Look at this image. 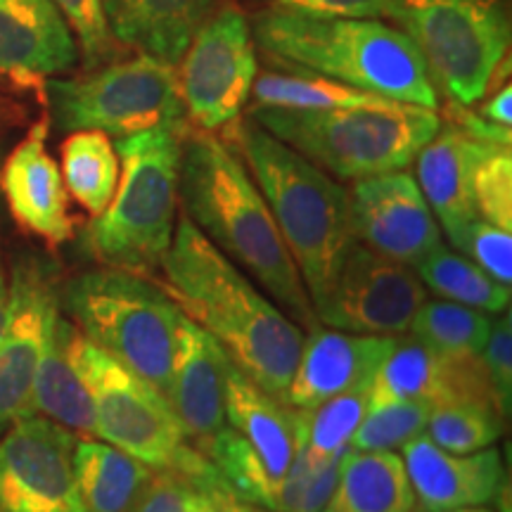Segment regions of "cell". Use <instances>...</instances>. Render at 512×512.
<instances>
[{
    "instance_id": "cell-7",
    "label": "cell",
    "mask_w": 512,
    "mask_h": 512,
    "mask_svg": "<svg viewBox=\"0 0 512 512\" xmlns=\"http://www.w3.org/2000/svg\"><path fill=\"white\" fill-rule=\"evenodd\" d=\"M60 309L88 342L166 399L183 316L169 294L140 273L102 266L62 287Z\"/></svg>"
},
{
    "instance_id": "cell-35",
    "label": "cell",
    "mask_w": 512,
    "mask_h": 512,
    "mask_svg": "<svg viewBox=\"0 0 512 512\" xmlns=\"http://www.w3.org/2000/svg\"><path fill=\"white\" fill-rule=\"evenodd\" d=\"M477 219L512 233V152L489 145L472 178Z\"/></svg>"
},
{
    "instance_id": "cell-24",
    "label": "cell",
    "mask_w": 512,
    "mask_h": 512,
    "mask_svg": "<svg viewBox=\"0 0 512 512\" xmlns=\"http://www.w3.org/2000/svg\"><path fill=\"white\" fill-rule=\"evenodd\" d=\"M102 8L114 41L178 67L216 0H102Z\"/></svg>"
},
{
    "instance_id": "cell-25",
    "label": "cell",
    "mask_w": 512,
    "mask_h": 512,
    "mask_svg": "<svg viewBox=\"0 0 512 512\" xmlns=\"http://www.w3.org/2000/svg\"><path fill=\"white\" fill-rule=\"evenodd\" d=\"M74 332L76 325L60 311L50 332L46 354L38 366L31 406H34V415H43L64 430L74 432L76 437L86 439L95 437V415L91 394L74 366Z\"/></svg>"
},
{
    "instance_id": "cell-18",
    "label": "cell",
    "mask_w": 512,
    "mask_h": 512,
    "mask_svg": "<svg viewBox=\"0 0 512 512\" xmlns=\"http://www.w3.org/2000/svg\"><path fill=\"white\" fill-rule=\"evenodd\" d=\"M418 512H451L491 503L503 489L498 448L451 453L420 434L399 448Z\"/></svg>"
},
{
    "instance_id": "cell-32",
    "label": "cell",
    "mask_w": 512,
    "mask_h": 512,
    "mask_svg": "<svg viewBox=\"0 0 512 512\" xmlns=\"http://www.w3.org/2000/svg\"><path fill=\"white\" fill-rule=\"evenodd\" d=\"M494 318L470 306L446 302V299H425L415 313L406 335L430 347L432 351L456 358H477L482 354Z\"/></svg>"
},
{
    "instance_id": "cell-4",
    "label": "cell",
    "mask_w": 512,
    "mask_h": 512,
    "mask_svg": "<svg viewBox=\"0 0 512 512\" xmlns=\"http://www.w3.org/2000/svg\"><path fill=\"white\" fill-rule=\"evenodd\" d=\"M230 126L233 150L259 185L299 268L311 306H316L347 249L356 242L349 190L254 119H235Z\"/></svg>"
},
{
    "instance_id": "cell-46",
    "label": "cell",
    "mask_w": 512,
    "mask_h": 512,
    "mask_svg": "<svg viewBox=\"0 0 512 512\" xmlns=\"http://www.w3.org/2000/svg\"><path fill=\"white\" fill-rule=\"evenodd\" d=\"M10 119H12V110H10L8 105H5L3 100H0V128L8 126V124H10Z\"/></svg>"
},
{
    "instance_id": "cell-3",
    "label": "cell",
    "mask_w": 512,
    "mask_h": 512,
    "mask_svg": "<svg viewBox=\"0 0 512 512\" xmlns=\"http://www.w3.org/2000/svg\"><path fill=\"white\" fill-rule=\"evenodd\" d=\"M249 24L256 46L275 62L439 112L425 57L406 31L384 19L264 8Z\"/></svg>"
},
{
    "instance_id": "cell-28",
    "label": "cell",
    "mask_w": 512,
    "mask_h": 512,
    "mask_svg": "<svg viewBox=\"0 0 512 512\" xmlns=\"http://www.w3.org/2000/svg\"><path fill=\"white\" fill-rule=\"evenodd\" d=\"M287 72L256 76L252 95L256 105L287 107V110H389L403 102L361 91L347 83L325 79L306 69L290 67Z\"/></svg>"
},
{
    "instance_id": "cell-45",
    "label": "cell",
    "mask_w": 512,
    "mask_h": 512,
    "mask_svg": "<svg viewBox=\"0 0 512 512\" xmlns=\"http://www.w3.org/2000/svg\"><path fill=\"white\" fill-rule=\"evenodd\" d=\"M235 512H273V510L261 508V505H254V503L238 501V498H235Z\"/></svg>"
},
{
    "instance_id": "cell-27",
    "label": "cell",
    "mask_w": 512,
    "mask_h": 512,
    "mask_svg": "<svg viewBox=\"0 0 512 512\" xmlns=\"http://www.w3.org/2000/svg\"><path fill=\"white\" fill-rule=\"evenodd\" d=\"M74 477L81 512H128L152 477V467L105 441L86 437L76 441Z\"/></svg>"
},
{
    "instance_id": "cell-11",
    "label": "cell",
    "mask_w": 512,
    "mask_h": 512,
    "mask_svg": "<svg viewBox=\"0 0 512 512\" xmlns=\"http://www.w3.org/2000/svg\"><path fill=\"white\" fill-rule=\"evenodd\" d=\"M185 117L200 131H219L240 119L256 81L252 24L238 8L214 12L178 62Z\"/></svg>"
},
{
    "instance_id": "cell-30",
    "label": "cell",
    "mask_w": 512,
    "mask_h": 512,
    "mask_svg": "<svg viewBox=\"0 0 512 512\" xmlns=\"http://www.w3.org/2000/svg\"><path fill=\"white\" fill-rule=\"evenodd\" d=\"M413 271L427 290L446 302L470 306L489 316H498L510 306V287L491 278L465 254L451 252L444 245L425 256Z\"/></svg>"
},
{
    "instance_id": "cell-29",
    "label": "cell",
    "mask_w": 512,
    "mask_h": 512,
    "mask_svg": "<svg viewBox=\"0 0 512 512\" xmlns=\"http://www.w3.org/2000/svg\"><path fill=\"white\" fill-rule=\"evenodd\" d=\"M62 178L91 216L112 202L119 183V157L112 138L100 131H74L62 143Z\"/></svg>"
},
{
    "instance_id": "cell-17",
    "label": "cell",
    "mask_w": 512,
    "mask_h": 512,
    "mask_svg": "<svg viewBox=\"0 0 512 512\" xmlns=\"http://www.w3.org/2000/svg\"><path fill=\"white\" fill-rule=\"evenodd\" d=\"M230 368L233 361L226 349L183 313L178 323L166 401L174 408L185 437L197 446V451H202V446L226 427V384Z\"/></svg>"
},
{
    "instance_id": "cell-40",
    "label": "cell",
    "mask_w": 512,
    "mask_h": 512,
    "mask_svg": "<svg viewBox=\"0 0 512 512\" xmlns=\"http://www.w3.org/2000/svg\"><path fill=\"white\" fill-rule=\"evenodd\" d=\"M268 8L313 12V15L342 17H373L396 22L399 5L396 0H264Z\"/></svg>"
},
{
    "instance_id": "cell-43",
    "label": "cell",
    "mask_w": 512,
    "mask_h": 512,
    "mask_svg": "<svg viewBox=\"0 0 512 512\" xmlns=\"http://www.w3.org/2000/svg\"><path fill=\"white\" fill-rule=\"evenodd\" d=\"M479 114L484 119L494 121L498 126H512V88L510 83H505L503 88H498L496 95L491 100H486L482 107H479Z\"/></svg>"
},
{
    "instance_id": "cell-47",
    "label": "cell",
    "mask_w": 512,
    "mask_h": 512,
    "mask_svg": "<svg viewBox=\"0 0 512 512\" xmlns=\"http://www.w3.org/2000/svg\"><path fill=\"white\" fill-rule=\"evenodd\" d=\"M451 512H491V510H486V508H482V505H477V508H460V510H451Z\"/></svg>"
},
{
    "instance_id": "cell-16",
    "label": "cell",
    "mask_w": 512,
    "mask_h": 512,
    "mask_svg": "<svg viewBox=\"0 0 512 512\" xmlns=\"http://www.w3.org/2000/svg\"><path fill=\"white\" fill-rule=\"evenodd\" d=\"M368 399V408L396 401H425L430 406L482 403L496 408L479 356L456 358L437 354L411 335L396 337L392 351L370 380Z\"/></svg>"
},
{
    "instance_id": "cell-34",
    "label": "cell",
    "mask_w": 512,
    "mask_h": 512,
    "mask_svg": "<svg viewBox=\"0 0 512 512\" xmlns=\"http://www.w3.org/2000/svg\"><path fill=\"white\" fill-rule=\"evenodd\" d=\"M425 401H396L368 408L351 441L356 451H399L408 441L425 434L432 413Z\"/></svg>"
},
{
    "instance_id": "cell-22",
    "label": "cell",
    "mask_w": 512,
    "mask_h": 512,
    "mask_svg": "<svg viewBox=\"0 0 512 512\" xmlns=\"http://www.w3.org/2000/svg\"><path fill=\"white\" fill-rule=\"evenodd\" d=\"M489 143L465 136L453 124L441 126L434 138L415 157L422 195L430 204L441 233L456 240L467 223L477 219L472 178Z\"/></svg>"
},
{
    "instance_id": "cell-44",
    "label": "cell",
    "mask_w": 512,
    "mask_h": 512,
    "mask_svg": "<svg viewBox=\"0 0 512 512\" xmlns=\"http://www.w3.org/2000/svg\"><path fill=\"white\" fill-rule=\"evenodd\" d=\"M8 297H10V287H8V280H5L3 266H0V330H3L5 316H8Z\"/></svg>"
},
{
    "instance_id": "cell-5",
    "label": "cell",
    "mask_w": 512,
    "mask_h": 512,
    "mask_svg": "<svg viewBox=\"0 0 512 512\" xmlns=\"http://www.w3.org/2000/svg\"><path fill=\"white\" fill-rule=\"evenodd\" d=\"M185 133L152 128L117 138V190L107 209L83 230V245L102 266L140 275L162 268L178 221Z\"/></svg>"
},
{
    "instance_id": "cell-38",
    "label": "cell",
    "mask_w": 512,
    "mask_h": 512,
    "mask_svg": "<svg viewBox=\"0 0 512 512\" xmlns=\"http://www.w3.org/2000/svg\"><path fill=\"white\" fill-rule=\"evenodd\" d=\"M496 408L503 418H508L512 408V316L510 309L498 313L491 323V332L479 354Z\"/></svg>"
},
{
    "instance_id": "cell-42",
    "label": "cell",
    "mask_w": 512,
    "mask_h": 512,
    "mask_svg": "<svg viewBox=\"0 0 512 512\" xmlns=\"http://www.w3.org/2000/svg\"><path fill=\"white\" fill-rule=\"evenodd\" d=\"M451 124L460 128L465 136L479 140V143H489V145H501V147H510L512 145V131L508 126H498L494 121L484 119L479 112H467L465 107L453 105L451 107Z\"/></svg>"
},
{
    "instance_id": "cell-41",
    "label": "cell",
    "mask_w": 512,
    "mask_h": 512,
    "mask_svg": "<svg viewBox=\"0 0 512 512\" xmlns=\"http://www.w3.org/2000/svg\"><path fill=\"white\" fill-rule=\"evenodd\" d=\"M185 512H235L233 491L228 489L214 465H209L195 477V491H192Z\"/></svg>"
},
{
    "instance_id": "cell-15",
    "label": "cell",
    "mask_w": 512,
    "mask_h": 512,
    "mask_svg": "<svg viewBox=\"0 0 512 512\" xmlns=\"http://www.w3.org/2000/svg\"><path fill=\"white\" fill-rule=\"evenodd\" d=\"M349 197L354 238L373 252L415 268L444 245L430 204L406 171L354 181Z\"/></svg>"
},
{
    "instance_id": "cell-23",
    "label": "cell",
    "mask_w": 512,
    "mask_h": 512,
    "mask_svg": "<svg viewBox=\"0 0 512 512\" xmlns=\"http://www.w3.org/2000/svg\"><path fill=\"white\" fill-rule=\"evenodd\" d=\"M226 425L247 441L278 482H285L302 448V413L278 401L238 368L226 384Z\"/></svg>"
},
{
    "instance_id": "cell-37",
    "label": "cell",
    "mask_w": 512,
    "mask_h": 512,
    "mask_svg": "<svg viewBox=\"0 0 512 512\" xmlns=\"http://www.w3.org/2000/svg\"><path fill=\"white\" fill-rule=\"evenodd\" d=\"M458 252L498 280L510 287L512 283V233L498 226H491L482 219H475L460 230L458 238L451 242Z\"/></svg>"
},
{
    "instance_id": "cell-12",
    "label": "cell",
    "mask_w": 512,
    "mask_h": 512,
    "mask_svg": "<svg viewBox=\"0 0 512 512\" xmlns=\"http://www.w3.org/2000/svg\"><path fill=\"white\" fill-rule=\"evenodd\" d=\"M425 299L427 287L411 266L354 242L313 311L325 328L399 337L411 328Z\"/></svg>"
},
{
    "instance_id": "cell-21",
    "label": "cell",
    "mask_w": 512,
    "mask_h": 512,
    "mask_svg": "<svg viewBox=\"0 0 512 512\" xmlns=\"http://www.w3.org/2000/svg\"><path fill=\"white\" fill-rule=\"evenodd\" d=\"M79 62L72 29L50 0H0V74L46 86Z\"/></svg>"
},
{
    "instance_id": "cell-14",
    "label": "cell",
    "mask_w": 512,
    "mask_h": 512,
    "mask_svg": "<svg viewBox=\"0 0 512 512\" xmlns=\"http://www.w3.org/2000/svg\"><path fill=\"white\" fill-rule=\"evenodd\" d=\"M76 441L43 415L12 422L0 441V512H81Z\"/></svg>"
},
{
    "instance_id": "cell-8",
    "label": "cell",
    "mask_w": 512,
    "mask_h": 512,
    "mask_svg": "<svg viewBox=\"0 0 512 512\" xmlns=\"http://www.w3.org/2000/svg\"><path fill=\"white\" fill-rule=\"evenodd\" d=\"M50 117L60 131L126 138L152 128L188 131L176 67L138 53L74 79L46 81Z\"/></svg>"
},
{
    "instance_id": "cell-10",
    "label": "cell",
    "mask_w": 512,
    "mask_h": 512,
    "mask_svg": "<svg viewBox=\"0 0 512 512\" xmlns=\"http://www.w3.org/2000/svg\"><path fill=\"white\" fill-rule=\"evenodd\" d=\"M396 5V24L425 57L434 88L451 105H475L510 48L503 0H396Z\"/></svg>"
},
{
    "instance_id": "cell-9",
    "label": "cell",
    "mask_w": 512,
    "mask_h": 512,
    "mask_svg": "<svg viewBox=\"0 0 512 512\" xmlns=\"http://www.w3.org/2000/svg\"><path fill=\"white\" fill-rule=\"evenodd\" d=\"M72 358L93 401L95 439L152 470L178 467L195 477L209 467V460L185 437L169 401L150 382L88 342L79 328L72 337Z\"/></svg>"
},
{
    "instance_id": "cell-36",
    "label": "cell",
    "mask_w": 512,
    "mask_h": 512,
    "mask_svg": "<svg viewBox=\"0 0 512 512\" xmlns=\"http://www.w3.org/2000/svg\"><path fill=\"white\" fill-rule=\"evenodd\" d=\"M50 3L72 29L83 67L95 69L112 62L117 53V41L107 27L102 0H50Z\"/></svg>"
},
{
    "instance_id": "cell-26",
    "label": "cell",
    "mask_w": 512,
    "mask_h": 512,
    "mask_svg": "<svg viewBox=\"0 0 512 512\" xmlns=\"http://www.w3.org/2000/svg\"><path fill=\"white\" fill-rule=\"evenodd\" d=\"M320 512H418L399 453L349 448Z\"/></svg>"
},
{
    "instance_id": "cell-39",
    "label": "cell",
    "mask_w": 512,
    "mask_h": 512,
    "mask_svg": "<svg viewBox=\"0 0 512 512\" xmlns=\"http://www.w3.org/2000/svg\"><path fill=\"white\" fill-rule=\"evenodd\" d=\"M195 477L178 467L152 470V477L128 512H185L195 491Z\"/></svg>"
},
{
    "instance_id": "cell-31",
    "label": "cell",
    "mask_w": 512,
    "mask_h": 512,
    "mask_svg": "<svg viewBox=\"0 0 512 512\" xmlns=\"http://www.w3.org/2000/svg\"><path fill=\"white\" fill-rule=\"evenodd\" d=\"M368 387L351 389L323 401L316 408L302 413V448L299 456L309 467H328L344 458L351 448L354 434L366 418L370 399Z\"/></svg>"
},
{
    "instance_id": "cell-19",
    "label": "cell",
    "mask_w": 512,
    "mask_h": 512,
    "mask_svg": "<svg viewBox=\"0 0 512 512\" xmlns=\"http://www.w3.org/2000/svg\"><path fill=\"white\" fill-rule=\"evenodd\" d=\"M394 342L396 337L389 335H354L318 325L304 335L285 389V403L297 411H309L332 396L370 384Z\"/></svg>"
},
{
    "instance_id": "cell-2",
    "label": "cell",
    "mask_w": 512,
    "mask_h": 512,
    "mask_svg": "<svg viewBox=\"0 0 512 512\" xmlns=\"http://www.w3.org/2000/svg\"><path fill=\"white\" fill-rule=\"evenodd\" d=\"M178 200L185 216L304 332L318 328L309 292L259 185L233 145L185 133Z\"/></svg>"
},
{
    "instance_id": "cell-6",
    "label": "cell",
    "mask_w": 512,
    "mask_h": 512,
    "mask_svg": "<svg viewBox=\"0 0 512 512\" xmlns=\"http://www.w3.org/2000/svg\"><path fill=\"white\" fill-rule=\"evenodd\" d=\"M249 119L342 181L408 169L441 128L439 112L418 105L389 110H287L254 105Z\"/></svg>"
},
{
    "instance_id": "cell-13",
    "label": "cell",
    "mask_w": 512,
    "mask_h": 512,
    "mask_svg": "<svg viewBox=\"0 0 512 512\" xmlns=\"http://www.w3.org/2000/svg\"><path fill=\"white\" fill-rule=\"evenodd\" d=\"M8 316L0 330V432L34 415V380L46 354L60 290L48 261L24 256L12 268Z\"/></svg>"
},
{
    "instance_id": "cell-33",
    "label": "cell",
    "mask_w": 512,
    "mask_h": 512,
    "mask_svg": "<svg viewBox=\"0 0 512 512\" xmlns=\"http://www.w3.org/2000/svg\"><path fill=\"white\" fill-rule=\"evenodd\" d=\"M503 415L482 403H441L427 418L425 437L451 453H475L494 446L503 434Z\"/></svg>"
},
{
    "instance_id": "cell-20",
    "label": "cell",
    "mask_w": 512,
    "mask_h": 512,
    "mask_svg": "<svg viewBox=\"0 0 512 512\" xmlns=\"http://www.w3.org/2000/svg\"><path fill=\"white\" fill-rule=\"evenodd\" d=\"M46 140L48 121L29 128L27 138L5 159L0 190L19 226L48 245H62L74 235V221L69 214L67 185L60 166L50 157Z\"/></svg>"
},
{
    "instance_id": "cell-1",
    "label": "cell",
    "mask_w": 512,
    "mask_h": 512,
    "mask_svg": "<svg viewBox=\"0 0 512 512\" xmlns=\"http://www.w3.org/2000/svg\"><path fill=\"white\" fill-rule=\"evenodd\" d=\"M159 271L178 309L226 349L242 375L285 403L306 332L185 214Z\"/></svg>"
}]
</instances>
